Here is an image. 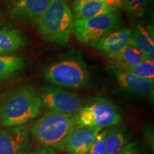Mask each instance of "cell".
<instances>
[{
  "label": "cell",
  "mask_w": 154,
  "mask_h": 154,
  "mask_svg": "<svg viewBox=\"0 0 154 154\" xmlns=\"http://www.w3.org/2000/svg\"><path fill=\"white\" fill-rule=\"evenodd\" d=\"M119 69L126 72L131 73L142 78L154 80V61L149 59H146L133 66L121 67Z\"/></svg>",
  "instance_id": "19"
},
{
  "label": "cell",
  "mask_w": 154,
  "mask_h": 154,
  "mask_svg": "<svg viewBox=\"0 0 154 154\" xmlns=\"http://www.w3.org/2000/svg\"><path fill=\"white\" fill-rule=\"evenodd\" d=\"M116 154H146L143 147L139 142H129Z\"/></svg>",
  "instance_id": "22"
},
{
  "label": "cell",
  "mask_w": 154,
  "mask_h": 154,
  "mask_svg": "<svg viewBox=\"0 0 154 154\" xmlns=\"http://www.w3.org/2000/svg\"><path fill=\"white\" fill-rule=\"evenodd\" d=\"M22 58L17 56H0V80L12 76L24 67Z\"/></svg>",
  "instance_id": "18"
},
{
  "label": "cell",
  "mask_w": 154,
  "mask_h": 154,
  "mask_svg": "<svg viewBox=\"0 0 154 154\" xmlns=\"http://www.w3.org/2000/svg\"><path fill=\"white\" fill-rule=\"evenodd\" d=\"M0 17H1V13H0Z\"/></svg>",
  "instance_id": "26"
},
{
  "label": "cell",
  "mask_w": 154,
  "mask_h": 154,
  "mask_svg": "<svg viewBox=\"0 0 154 154\" xmlns=\"http://www.w3.org/2000/svg\"><path fill=\"white\" fill-rule=\"evenodd\" d=\"M42 105L49 111L75 114L82 107L78 96L59 88L44 86L40 89Z\"/></svg>",
  "instance_id": "7"
},
{
  "label": "cell",
  "mask_w": 154,
  "mask_h": 154,
  "mask_svg": "<svg viewBox=\"0 0 154 154\" xmlns=\"http://www.w3.org/2000/svg\"><path fill=\"white\" fill-rule=\"evenodd\" d=\"M50 2L51 0H18L11 10V18L37 24Z\"/></svg>",
  "instance_id": "11"
},
{
  "label": "cell",
  "mask_w": 154,
  "mask_h": 154,
  "mask_svg": "<svg viewBox=\"0 0 154 154\" xmlns=\"http://www.w3.org/2000/svg\"><path fill=\"white\" fill-rule=\"evenodd\" d=\"M42 106L39 94L32 86L7 91L1 99L0 121L7 127L22 126L37 116Z\"/></svg>",
  "instance_id": "1"
},
{
  "label": "cell",
  "mask_w": 154,
  "mask_h": 154,
  "mask_svg": "<svg viewBox=\"0 0 154 154\" xmlns=\"http://www.w3.org/2000/svg\"><path fill=\"white\" fill-rule=\"evenodd\" d=\"M102 129L85 126H75L69 134L63 149L68 154H86L96 135Z\"/></svg>",
  "instance_id": "10"
},
{
  "label": "cell",
  "mask_w": 154,
  "mask_h": 154,
  "mask_svg": "<svg viewBox=\"0 0 154 154\" xmlns=\"http://www.w3.org/2000/svg\"><path fill=\"white\" fill-rule=\"evenodd\" d=\"M110 72L116 84L124 91L137 96H153L154 80L142 78L131 73L121 71L114 66L111 67Z\"/></svg>",
  "instance_id": "9"
},
{
  "label": "cell",
  "mask_w": 154,
  "mask_h": 154,
  "mask_svg": "<svg viewBox=\"0 0 154 154\" xmlns=\"http://www.w3.org/2000/svg\"><path fill=\"white\" fill-rule=\"evenodd\" d=\"M44 77L55 86L77 88L87 83L88 73L82 57L71 56L48 66L44 71Z\"/></svg>",
  "instance_id": "4"
},
{
  "label": "cell",
  "mask_w": 154,
  "mask_h": 154,
  "mask_svg": "<svg viewBox=\"0 0 154 154\" xmlns=\"http://www.w3.org/2000/svg\"><path fill=\"white\" fill-rule=\"evenodd\" d=\"M132 45L143 54L146 59L153 61V32L150 26L138 25L132 32Z\"/></svg>",
  "instance_id": "14"
},
{
  "label": "cell",
  "mask_w": 154,
  "mask_h": 154,
  "mask_svg": "<svg viewBox=\"0 0 154 154\" xmlns=\"http://www.w3.org/2000/svg\"><path fill=\"white\" fill-rule=\"evenodd\" d=\"M104 2L115 12L118 11L123 5L122 0H104Z\"/></svg>",
  "instance_id": "24"
},
{
  "label": "cell",
  "mask_w": 154,
  "mask_h": 154,
  "mask_svg": "<svg viewBox=\"0 0 154 154\" xmlns=\"http://www.w3.org/2000/svg\"><path fill=\"white\" fill-rule=\"evenodd\" d=\"M26 154H56L54 149L42 146L41 147L29 150Z\"/></svg>",
  "instance_id": "23"
},
{
  "label": "cell",
  "mask_w": 154,
  "mask_h": 154,
  "mask_svg": "<svg viewBox=\"0 0 154 154\" xmlns=\"http://www.w3.org/2000/svg\"><path fill=\"white\" fill-rule=\"evenodd\" d=\"M132 133L126 126H115L107 130L105 154H116L129 143Z\"/></svg>",
  "instance_id": "15"
},
{
  "label": "cell",
  "mask_w": 154,
  "mask_h": 154,
  "mask_svg": "<svg viewBox=\"0 0 154 154\" xmlns=\"http://www.w3.org/2000/svg\"><path fill=\"white\" fill-rule=\"evenodd\" d=\"M122 2L129 14L140 17L146 14L153 0H122Z\"/></svg>",
  "instance_id": "20"
},
{
  "label": "cell",
  "mask_w": 154,
  "mask_h": 154,
  "mask_svg": "<svg viewBox=\"0 0 154 154\" xmlns=\"http://www.w3.org/2000/svg\"><path fill=\"white\" fill-rule=\"evenodd\" d=\"M72 9L63 0H51L38 22V31L46 41L65 45L74 30Z\"/></svg>",
  "instance_id": "3"
},
{
  "label": "cell",
  "mask_w": 154,
  "mask_h": 154,
  "mask_svg": "<svg viewBox=\"0 0 154 154\" xmlns=\"http://www.w3.org/2000/svg\"><path fill=\"white\" fill-rule=\"evenodd\" d=\"M63 1H65V2H66V1H68V0H63Z\"/></svg>",
  "instance_id": "25"
},
{
  "label": "cell",
  "mask_w": 154,
  "mask_h": 154,
  "mask_svg": "<svg viewBox=\"0 0 154 154\" xmlns=\"http://www.w3.org/2000/svg\"><path fill=\"white\" fill-rule=\"evenodd\" d=\"M110 58L113 61V66L117 69L133 66L146 59L143 54L133 45L121 50Z\"/></svg>",
  "instance_id": "17"
},
{
  "label": "cell",
  "mask_w": 154,
  "mask_h": 154,
  "mask_svg": "<svg viewBox=\"0 0 154 154\" xmlns=\"http://www.w3.org/2000/svg\"><path fill=\"white\" fill-rule=\"evenodd\" d=\"M30 146V132L26 126L0 130V154H26Z\"/></svg>",
  "instance_id": "8"
},
{
  "label": "cell",
  "mask_w": 154,
  "mask_h": 154,
  "mask_svg": "<svg viewBox=\"0 0 154 154\" xmlns=\"http://www.w3.org/2000/svg\"><path fill=\"white\" fill-rule=\"evenodd\" d=\"M25 44V38L16 29H0V54L17 51Z\"/></svg>",
  "instance_id": "16"
},
{
  "label": "cell",
  "mask_w": 154,
  "mask_h": 154,
  "mask_svg": "<svg viewBox=\"0 0 154 154\" xmlns=\"http://www.w3.org/2000/svg\"><path fill=\"white\" fill-rule=\"evenodd\" d=\"M74 20L86 19L115 12L104 0H74L73 3Z\"/></svg>",
  "instance_id": "13"
},
{
  "label": "cell",
  "mask_w": 154,
  "mask_h": 154,
  "mask_svg": "<svg viewBox=\"0 0 154 154\" xmlns=\"http://www.w3.org/2000/svg\"><path fill=\"white\" fill-rule=\"evenodd\" d=\"M75 126L74 114L49 111L34 123L29 132L40 145L63 149L67 138Z\"/></svg>",
  "instance_id": "2"
},
{
  "label": "cell",
  "mask_w": 154,
  "mask_h": 154,
  "mask_svg": "<svg viewBox=\"0 0 154 154\" xmlns=\"http://www.w3.org/2000/svg\"><path fill=\"white\" fill-rule=\"evenodd\" d=\"M132 31L124 28L116 29L101 38L96 47L109 57L132 45Z\"/></svg>",
  "instance_id": "12"
},
{
  "label": "cell",
  "mask_w": 154,
  "mask_h": 154,
  "mask_svg": "<svg viewBox=\"0 0 154 154\" xmlns=\"http://www.w3.org/2000/svg\"><path fill=\"white\" fill-rule=\"evenodd\" d=\"M108 129H102L96 135L93 143L86 154H105V139Z\"/></svg>",
  "instance_id": "21"
},
{
  "label": "cell",
  "mask_w": 154,
  "mask_h": 154,
  "mask_svg": "<svg viewBox=\"0 0 154 154\" xmlns=\"http://www.w3.org/2000/svg\"><path fill=\"white\" fill-rule=\"evenodd\" d=\"M77 126L105 129L121 122V116L114 103L106 99L99 98L89 104L82 106L74 114Z\"/></svg>",
  "instance_id": "5"
},
{
  "label": "cell",
  "mask_w": 154,
  "mask_h": 154,
  "mask_svg": "<svg viewBox=\"0 0 154 154\" xmlns=\"http://www.w3.org/2000/svg\"><path fill=\"white\" fill-rule=\"evenodd\" d=\"M121 20V14L119 11L86 19L74 20L75 35L84 44L96 47L101 38L119 28Z\"/></svg>",
  "instance_id": "6"
}]
</instances>
